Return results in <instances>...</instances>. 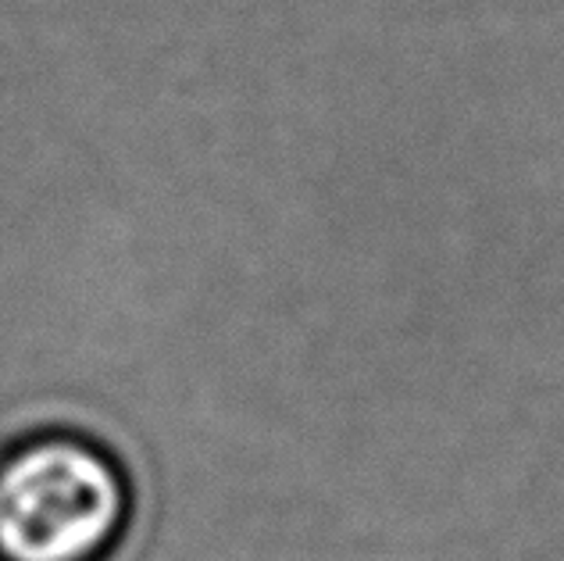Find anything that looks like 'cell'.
I'll return each instance as SVG.
<instances>
[{
    "label": "cell",
    "instance_id": "1",
    "mask_svg": "<svg viewBox=\"0 0 564 561\" xmlns=\"http://www.w3.org/2000/svg\"><path fill=\"white\" fill-rule=\"evenodd\" d=\"M118 519L122 486L79 444H40L0 472V551L11 561H86Z\"/></svg>",
    "mask_w": 564,
    "mask_h": 561
}]
</instances>
